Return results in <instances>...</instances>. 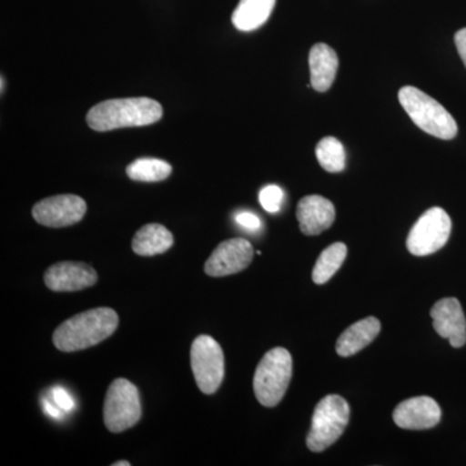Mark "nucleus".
Masks as SVG:
<instances>
[{"label": "nucleus", "instance_id": "24", "mask_svg": "<svg viewBox=\"0 0 466 466\" xmlns=\"http://www.w3.org/2000/svg\"><path fill=\"white\" fill-rule=\"evenodd\" d=\"M236 223L242 228L249 229V231H257L260 228V219L256 214L249 211H241L235 216Z\"/></svg>", "mask_w": 466, "mask_h": 466}, {"label": "nucleus", "instance_id": "27", "mask_svg": "<svg viewBox=\"0 0 466 466\" xmlns=\"http://www.w3.org/2000/svg\"><path fill=\"white\" fill-rule=\"evenodd\" d=\"M130 462L128 461H116L113 466H130Z\"/></svg>", "mask_w": 466, "mask_h": 466}, {"label": "nucleus", "instance_id": "3", "mask_svg": "<svg viewBox=\"0 0 466 466\" xmlns=\"http://www.w3.org/2000/svg\"><path fill=\"white\" fill-rule=\"evenodd\" d=\"M400 101L413 122L422 131L443 140L458 135V124L441 104L412 86L400 88Z\"/></svg>", "mask_w": 466, "mask_h": 466}, {"label": "nucleus", "instance_id": "13", "mask_svg": "<svg viewBox=\"0 0 466 466\" xmlns=\"http://www.w3.org/2000/svg\"><path fill=\"white\" fill-rule=\"evenodd\" d=\"M97 274L82 262H60L46 271L45 283L54 291H78L96 284Z\"/></svg>", "mask_w": 466, "mask_h": 466}, {"label": "nucleus", "instance_id": "8", "mask_svg": "<svg viewBox=\"0 0 466 466\" xmlns=\"http://www.w3.org/2000/svg\"><path fill=\"white\" fill-rule=\"evenodd\" d=\"M451 229L452 222L443 208H429L410 229L407 249L416 257L431 256L447 244Z\"/></svg>", "mask_w": 466, "mask_h": 466}, {"label": "nucleus", "instance_id": "7", "mask_svg": "<svg viewBox=\"0 0 466 466\" xmlns=\"http://www.w3.org/2000/svg\"><path fill=\"white\" fill-rule=\"evenodd\" d=\"M191 367L198 389L208 395L217 392L225 379V354L213 337L201 334L193 341Z\"/></svg>", "mask_w": 466, "mask_h": 466}, {"label": "nucleus", "instance_id": "18", "mask_svg": "<svg viewBox=\"0 0 466 466\" xmlns=\"http://www.w3.org/2000/svg\"><path fill=\"white\" fill-rule=\"evenodd\" d=\"M276 0H240L232 14V23L240 32L259 29L274 11Z\"/></svg>", "mask_w": 466, "mask_h": 466}, {"label": "nucleus", "instance_id": "10", "mask_svg": "<svg viewBox=\"0 0 466 466\" xmlns=\"http://www.w3.org/2000/svg\"><path fill=\"white\" fill-rule=\"evenodd\" d=\"M254 249L245 238L220 242L205 263V272L211 278L235 275L244 271L253 260Z\"/></svg>", "mask_w": 466, "mask_h": 466}, {"label": "nucleus", "instance_id": "6", "mask_svg": "<svg viewBox=\"0 0 466 466\" xmlns=\"http://www.w3.org/2000/svg\"><path fill=\"white\" fill-rule=\"evenodd\" d=\"M142 417L139 390L133 382L116 379L109 386L104 401V422L112 433L133 428Z\"/></svg>", "mask_w": 466, "mask_h": 466}, {"label": "nucleus", "instance_id": "28", "mask_svg": "<svg viewBox=\"0 0 466 466\" xmlns=\"http://www.w3.org/2000/svg\"><path fill=\"white\" fill-rule=\"evenodd\" d=\"M5 91V78L2 76V92Z\"/></svg>", "mask_w": 466, "mask_h": 466}, {"label": "nucleus", "instance_id": "1", "mask_svg": "<svg viewBox=\"0 0 466 466\" xmlns=\"http://www.w3.org/2000/svg\"><path fill=\"white\" fill-rule=\"evenodd\" d=\"M162 116L164 109L158 101L149 97H127L96 104L87 113L86 121L92 130L106 133L116 128L153 125Z\"/></svg>", "mask_w": 466, "mask_h": 466}, {"label": "nucleus", "instance_id": "5", "mask_svg": "<svg viewBox=\"0 0 466 466\" xmlns=\"http://www.w3.org/2000/svg\"><path fill=\"white\" fill-rule=\"evenodd\" d=\"M350 406L339 395H328L319 401L312 416L308 447L312 452H323L341 437L348 428Z\"/></svg>", "mask_w": 466, "mask_h": 466}, {"label": "nucleus", "instance_id": "17", "mask_svg": "<svg viewBox=\"0 0 466 466\" xmlns=\"http://www.w3.org/2000/svg\"><path fill=\"white\" fill-rule=\"evenodd\" d=\"M173 244V233L167 227L150 223L142 227L134 236L133 250L137 256L153 257L167 253Z\"/></svg>", "mask_w": 466, "mask_h": 466}, {"label": "nucleus", "instance_id": "12", "mask_svg": "<svg viewBox=\"0 0 466 466\" xmlns=\"http://www.w3.org/2000/svg\"><path fill=\"white\" fill-rule=\"evenodd\" d=\"M435 332L449 339L452 348H462L466 343V320L459 299L438 300L431 311Z\"/></svg>", "mask_w": 466, "mask_h": 466}, {"label": "nucleus", "instance_id": "22", "mask_svg": "<svg viewBox=\"0 0 466 466\" xmlns=\"http://www.w3.org/2000/svg\"><path fill=\"white\" fill-rule=\"evenodd\" d=\"M284 200V192L280 187L267 186L259 193V202L262 208L268 213L274 214L280 210L281 204Z\"/></svg>", "mask_w": 466, "mask_h": 466}, {"label": "nucleus", "instance_id": "26", "mask_svg": "<svg viewBox=\"0 0 466 466\" xmlns=\"http://www.w3.org/2000/svg\"><path fill=\"white\" fill-rule=\"evenodd\" d=\"M43 407H45V412L47 413L48 416L54 417V419H60L61 413H63V410L51 400H43Z\"/></svg>", "mask_w": 466, "mask_h": 466}, {"label": "nucleus", "instance_id": "21", "mask_svg": "<svg viewBox=\"0 0 466 466\" xmlns=\"http://www.w3.org/2000/svg\"><path fill=\"white\" fill-rule=\"evenodd\" d=\"M319 164L328 173H341L346 167V152L342 143L333 137L321 139L317 146Z\"/></svg>", "mask_w": 466, "mask_h": 466}, {"label": "nucleus", "instance_id": "20", "mask_svg": "<svg viewBox=\"0 0 466 466\" xmlns=\"http://www.w3.org/2000/svg\"><path fill=\"white\" fill-rule=\"evenodd\" d=\"M173 167L164 159L137 158L126 168V174L137 182L155 183L167 179Z\"/></svg>", "mask_w": 466, "mask_h": 466}, {"label": "nucleus", "instance_id": "16", "mask_svg": "<svg viewBox=\"0 0 466 466\" xmlns=\"http://www.w3.org/2000/svg\"><path fill=\"white\" fill-rule=\"evenodd\" d=\"M381 332V323L379 319L368 317L358 323L352 324L339 337L336 343V351L339 357L349 358L367 348L370 342L375 341Z\"/></svg>", "mask_w": 466, "mask_h": 466}, {"label": "nucleus", "instance_id": "4", "mask_svg": "<svg viewBox=\"0 0 466 466\" xmlns=\"http://www.w3.org/2000/svg\"><path fill=\"white\" fill-rule=\"evenodd\" d=\"M293 373L290 352L284 348L269 350L254 373V394L265 407H275L283 400Z\"/></svg>", "mask_w": 466, "mask_h": 466}, {"label": "nucleus", "instance_id": "9", "mask_svg": "<svg viewBox=\"0 0 466 466\" xmlns=\"http://www.w3.org/2000/svg\"><path fill=\"white\" fill-rule=\"evenodd\" d=\"M87 205L76 195H58L45 198L34 205L33 218L39 225L51 228H63L81 222Z\"/></svg>", "mask_w": 466, "mask_h": 466}, {"label": "nucleus", "instance_id": "11", "mask_svg": "<svg viewBox=\"0 0 466 466\" xmlns=\"http://www.w3.org/2000/svg\"><path fill=\"white\" fill-rule=\"evenodd\" d=\"M440 404L431 397H416L401 401L392 413L395 424L407 431H424L440 424Z\"/></svg>", "mask_w": 466, "mask_h": 466}, {"label": "nucleus", "instance_id": "19", "mask_svg": "<svg viewBox=\"0 0 466 466\" xmlns=\"http://www.w3.org/2000/svg\"><path fill=\"white\" fill-rule=\"evenodd\" d=\"M346 256H348V247L343 242H334L328 247L319 257L314 271H312L314 283L321 285L330 280L333 275L341 268Z\"/></svg>", "mask_w": 466, "mask_h": 466}, {"label": "nucleus", "instance_id": "2", "mask_svg": "<svg viewBox=\"0 0 466 466\" xmlns=\"http://www.w3.org/2000/svg\"><path fill=\"white\" fill-rule=\"evenodd\" d=\"M118 324L115 309H88L58 325L54 333V345L64 352L81 351L109 339Z\"/></svg>", "mask_w": 466, "mask_h": 466}, {"label": "nucleus", "instance_id": "15", "mask_svg": "<svg viewBox=\"0 0 466 466\" xmlns=\"http://www.w3.org/2000/svg\"><path fill=\"white\" fill-rule=\"evenodd\" d=\"M309 63L312 87L318 92L329 90L339 70V56L333 48L318 43L309 51Z\"/></svg>", "mask_w": 466, "mask_h": 466}, {"label": "nucleus", "instance_id": "25", "mask_svg": "<svg viewBox=\"0 0 466 466\" xmlns=\"http://www.w3.org/2000/svg\"><path fill=\"white\" fill-rule=\"evenodd\" d=\"M456 47H458L460 57L464 61L466 66V27L459 30L455 35Z\"/></svg>", "mask_w": 466, "mask_h": 466}, {"label": "nucleus", "instance_id": "14", "mask_svg": "<svg viewBox=\"0 0 466 466\" xmlns=\"http://www.w3.org/2000/svg\"><path fill=\"white\" fill-rule=\"evenodd\" d=\"M336 218L332 202L321 196H306L297 207L299 228L306 236H317L329 228Z\"/></svg>", "mask_w": 466, "mask_h": 466}, {"label": "nucleus", "instance_id": "23", "mask_svg": "<svg viewBox=\"0 0 466 466\" xmlns=\"http://www.w3.org/2000/svg\"><path fill=\"white\" fill-rule=\"evenodd\" d=\"M52 400H54V403L56 404L58 408H60L63 412H70V410H75L76 401L73 400L72 395H70L69 391H66L64 388H54V390L51 392Z\"/></svg>", "mask_w": 466, "mask_h": 466}]
</instances>
